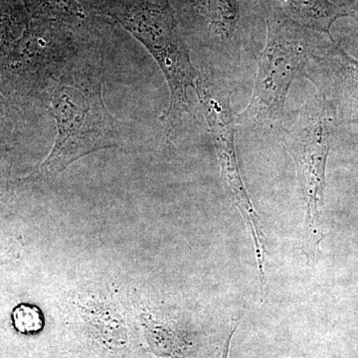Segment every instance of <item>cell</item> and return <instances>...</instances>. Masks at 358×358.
Instances as JSON below:
<instances>
[{"label": "cell", "instance_id": "cell-1", "mask_svg": "<svg viewBox=\"0 0 358 358\" xmlns=\"http://www.w3.org/2000/svg\"><path fill=\"white\" fill-rule=\"evenodd\" d=\"M95 39L85 45L49 89L47 107L57 134L39 167L41 176H57L86 155L128 145V126L103 103V55Z\"/></svg>", "mask_w": 358, "mask_h": 358}, {"label": "cell", "instance_id": "cell-2", "mask_svg": "<svg viewBox=\"0 0 358 358\" xmlns=\"http://www.w3.org/2000/svg\"><path fill=\"white\" fill-rule=\"evenodd\" d=\"M96 15L115 21L152 56L166 78L169 106L162 115L167 138H173L183 117L192 113L189 91H196L199 71L169 0H90Z\"/></svg>", "mask_w": 358, "mask_h": 358}, {"label": "cell", "instance_id": "cell-3", "mask_svg": "<svg viewBox=\"0 0 358 358\" xmlns=\"http://www.w3.org/2000/svg\"><path fill=\"white\" fill-rule=\"evenodd\" d=\"M265 22L267 35L253 94L244 112L235 117L237 128L259 134L280 133L289 89L296 79L306 77L310 59L327 36L294 22L273 6Z\"/></svg>", "mask_w": 358, "mask_h": 358}, {"label": "cell", "instance_id": "cell-4", "mask_svg": "<svg viewBox=\"0 0 358 358\" xmlns=\"http://www.w3.org/2000/svg\"><path fill=\"white\" fill-rule=\"evenodd\" d=\"M338 127L331 103L317 93L284 120L279 133L296 164L307 204L305 252L310 261L317 260L324 237L320 229V209L324 205L327 159Z\"/></svg>", "mask_w": 358, "mask_h": 358}, {"label": "cell", "instance_id": "cell-5", "mask_svg": "<svg viewBox=\"0 0 358 358\" xmlns=\"http://www.w3.org/2000/svg\"><path fill=\"white\" fill-rule=\"evenodd\" d=\"M179 26L188 46L202 55V69L231 78L255 41L250 0H180Z\"/></svg>", "mask_w": 358, "mask_h": 358}, {"label": "cell", "instance_id": "cell-6", "mask_svg": "<svg viewBox=\"0 0 358 358\" xmlns=\"http://www.w3.org/2000/svg\"><path fill=\"white\" fill-rule=\"evenodd\" d=\"M231 78L202 69L196 81V93L202 114L208 126L212 145L217 155L223 182L241 213L255 249L257 261L266 259V237L260 217L252 203L238 164L235 136L236 122L231 107Z\"/></svg>", "mask_w": 358, "mask_h": 358}, {"label": "cell", "instance_id": "cell-7", "mask_svg": "<svg viewBox=\"0 0 358 358\" xmlns=\"http://www.w3.org/2000/svg\"><path fill=\"white\" fill-rule=\"evenodd\" d=\"M96 37L58 21L30 20L7 61L6 77L20 91L46 102L55 78Z\"/></svg>", "mask_w": 358, "mask_h": 358}, {"label": "cell", "instance_id": "cell-8", "mask_svg": "<svg viewBox=\"0 0 358 358\" xmlns=\"http://www.w3.org/2000/svg\"><path fill=\"white\" fill-rule=\"evenodd\" d=\"M329 101L339 126L358 124V60L327 37L313 54L306 77Z\"/></svg>", "mask_w": 358, "mask_h": 358}, {"label": "cell", "instance_id": "cell-9", "mask_svg": "<svg viewBox=\"0 0 358 358\" xmlns=\"http://www.w3.org/2000/svg\"><path fill=\"white\" fill-rule=\"evenodd\" d=\"M30 20L58 21L85 36H96L98 20L90 0H20Z\"/></svg>", "mask_w": 358, "mask_h": 358}, {"label": "cell", "instance_id": "cell-10", "mask_svg": "<svg viewBox=\"0 0 358 358\" xmlns=\"http://www.w3.org/2000/svg\"><path fill=\"white\" fill-rule=\"evenodd\" d=\"M272 6L303 27L329 37L336 21L350 17L348 7L331 0H272Z\"/></svg>", "mask_w": 358, "mask_h": 358}, {"label": "cell", "instance_id": "cell-11", "mask_svg": "<svg viewBox=\"0 0 358 358\" xmlns=\"http://www.w3.org/2000/svg\"><path fill=\"white\" fill-rule=\"evenodd\" d=\"M14 329L23 334H35L42 331L44 317L41 310L35 306L21 303L13 312Z\"/></svg>", "mask_w": 358, "mask_h": 358}, {"label": "cell", "instance_id": "cell-12", "mask_svg": "<svg viewBox=\"0 0 358 358\" xmlns=\"http://www.w3.org/2000/svg\"><path fill=\"white\" fill-rule=\"evenodd\" d=\"M238 324H239V322H237L236 324H234V326H232V331H231L229 336H228L227 341H226L225 348H224L222 357L221 358H228V353H229L231 339H232L233 334H234L235 331H236Z\"/></svg>", "mask_w": 358, "mask_h": 358}, {"label": "cell", "instance_id": "cell-13", "mask_svg": "<svg viewBox=\"0 0 358 358\" xmlns=\"http://www.w3.org/2000/svg\"><path fill=\"white\" fill-rule=\"evenodd\" d=\"M348 10H350V17L353 18L358 23V0H355L352 7H348Z\"/></svg>", "mask_w": 358, "mask_h": 358}]
</instances>
